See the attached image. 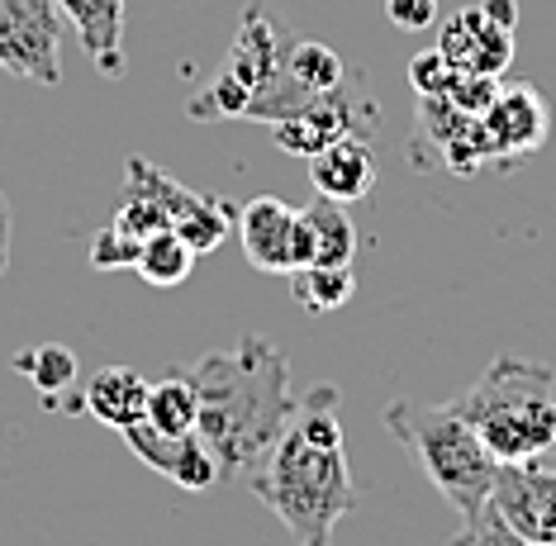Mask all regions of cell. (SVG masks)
<instances>
[{
    "label": "cell",
    "instance_id": "obj_1",
    "mask_svg": "<svg viewBox=\"0 0 556 546\" xmlns=\"http://www.w3.org/2000/svg\"><path fill=\"white\" fill-rule=\"evenodd\" d=\"M186 376L200 399L195 433L219 456L224 480H243L300 409L286 352L262 333H243L233 347L200 357Z\"/></svg>",
    "mask_w": 556,
    "mask_h": 546
},
{
    "label": "cell",
    "instance_id": "obj_2",
    "mask_svg": "<svg viewBox=\"0 0 556 546\" xmlns=\"http://www.w3.org/2000/svg\"><path fill=\"white\" fill-rule=\"evenodd\" d=\"M252 499L281 518L295 546H333V528L357 509L343 442H319L286 423L267 456L243 475Z\"/></svg>",
    "mask_w": 556,
    "mask_h": 546
},
{
    "label": "cell",
    "instance_id": "obj_3",
    "mask_svg": "<svg viewBox=\"0 0 556 546\" xmlns=\"http://www.w3.org/2000/svg\"><path fill=\"white\" fill-rule=\"evenodd\" d=\"M452 404L500 466L533 461L556 447V371L547 361L495 357Z\"/></svg>",
    "mask_w": 556,
    "mask_h": 546
},
{
    "label": "cell",
    "instance_id": "obj_4",
    "mask_svg": "<svg viewBox=\"0 0 556 546\" xmlns=\"http://www.w3.org/2000/svg\"><path fill=\"white\" fill-rule=\"evenodd\" d=\"M386 433L414 456V466L433 480V490L457 509V518H476L490 509L500 461L485 452L476 428L462 418L457 404H428V399H395L381 414Z\"/></svg>",
    "mask_w": 556,
    "mask_h": 546
},
{
    "label": "cell",
    "instance_id": "obj_5",
    "mask_svg": "<svg viewBox=\"0 0 556 546\" xmlns=\"http://www.w3.org/2000/svg\"><path fill=\"white\" fill-rule=\"evenodd\" d=\"M124 195H143L162 209L167 228L186 238L195 252H214L229 233V224H238V209L229 200H214V195H200V190L181 186L172 172L153 167L148 157H129L124 162Z\"/></svg>",
    "mask_w": 556,
    "mask_h": 546
},
{
    "label": "cell",
    "instance_id": "obj_6",
    "mask_svg": "<svg viewBox=\"0 0 556 546\" xmlns=\"http://www.w3.org/2000/svg\"><path fill=\"white\" fill-rule=\"evenodd\" d=\"M0 72L20 81H62V5L58 0H0Z\"/></svg>",
    "mask_w": 556,
    "mask_h": 546
},
{
    "label": "cell",
    "instance_id": "obj_7",
    "mask_svg": "<svg viewBox=\"0 0 556 546\" xmlns=\"http://www.w3.org/2000/svg\"><path fill=\"white\" fill-rule=\"evenodd\" d=\"M490 504L533 546H556V447L533 456V461L500 466Z\"/></svg>",
    "mask_w": 556,
    "mask_h": 546
},
{
    "label": "cell",
    "instance_id": "obj_8",
    "mask_svg": "<svg viewBox=\"0 0 556 546\" xmlns=\"http://www.w3.org/2000/svg\"><path fill=\"white\" fill-rule=\"evenodd\" d=\"M238 238L257 271H300L309 266V228L300 219V209H290L286 200L262 195L248 209H238Z\"/></svg>",
    "mask_w": 556,
    "mask_h": 546
},
{
    "label": "cell",
    "instance_id": "obj_9",
    "mask_svg": "<svg viewBox=\"0 0 556 546\" xmlns=\"http://www.w3.org/2000/svg\"><path fill=\"white\" fill-rule=\"evenodd\" d=\"M119 437L143 466H153L157 475H167L172 485H181L191 494H205V490H214L224 480L219 456L205 447V437L200 433H162V428H153L143 418V423L124 428Z\"/></svg>",
    "mask_w": 556,
    "mask_h": 546
},
{
    "label": "cell",
    "instance_id": "obj_10",
    "mask_svg": "<svg viewBox=\"0 0 556 546\" xmlns=\"http://www.w3.org/2000/svg\"><path fill=\"white\" fill-rule=\"evenodd\" d=\"M480 124H485L490 134V148H495V162L509 167L514 157H528V152H538L547 143V129H552V110L547 100H542L538 86L528 81H500L495 100H490V110L480 114Z\"/></svg>",
    "mask_w": 556,
    "mask_h": 546
},
{
    "label": "cell",
    "instance_id": "obj_11",
    "mask_svg": "<svg viewBox=\"0 0 556 546\" xmlns=\"http://www.w3.org/2000/svg\"><path fill=\"white\" fill-rule=\"evenodd\" d=\"M438 53L452 62L457 72H480V76H504V67L514 62V29L485 20V10H457L442 24Z\"/></svg>",
    "mask_w": 556,
    "mask_h": 546
},
{
    "label": "cell",
    "instance_id": "obj_12",
    "mask_svg": "<svg viewBox=\"0 0 556 546\" xmlns=\"http://www.w3.org/2000/svg\"><path fill=\"white\" fill-rule=\"evenodd\" d=\"M309 181L319 195L338 200V205L366 200L376 186V152L366 148L362 134H338L333 143L309 157Z\"/></svg>",
    "mask_w": 556,
    "mask_h": 546
},
{
    "label": "cell",
    "instance_id": "obj_13",
    "mask_svg": "<svg viewBox=\"0 0 556 546\" xmlns=\"http://www.w3.org/2000/svg\"><path fill=\"white\" fill-rule=\"evenodd\" d=\"M100 76H124V0H58Z\"/></svg>",
    "mask_w": 556,
    "mask_h": 546
},
{
    "label": "cell",
    "instance_id": "obj_14",
    "mask_svg": "<svg viewBox=\"0 0 556 546\" xmlns=\"http://www.w3.org/2000/svg\"><path fill=\"white\" fill-rule=\"evenodd\" d=\"M86 414L96 418V423L124 428L143 423L148 418V380L134 371V366H100V371L86 380Z\"/></svg>",
    "mask_w": 556,
    "mask_h": 546
},
{
    "label": "cell",
    "instance_id": "obj_15",
    "mask_svg": "<svg viewBox=\"0 0 556 546\" xmlns=\"http://www.w3.org/2000/svg\"><path fill=\"white\" fill-rule=\"evenodd\" d=\"M300 219L309 228V262L319 266H352L357 257V228L348 219V205L328 195H314V205L300 209Z\"/></svg>",
    "mask_w": 556,
    "mask_h": 546
},
{
    "label": "cell",
    "instance_id": "obj_16",
    "mask_svg": "<svg viewBox=\"0 0 556 546\" xmlns=\"http://www.w3.org/2000/svg\"><path fill=\"white\" fill-rule=\"evenodd\" d=\"M195 257L200 252L186 243L176 228H157L153 238H143V247H138V262H134V271L143 276L148 285H157V290H172V285H181L186 276L195 271Z\"/></svg>",
    "mask_w": 556,
    "mask_h": 546
},
{
    "label": "cell",
    "instance_id": "obj_17",
    "mask_svg": "<svg viewBox=\"0 0 556 546\" xmlns=\"http://www.w3.org/2000/svg\"><path fill=\"white\" fill-rule=\"evenodd\" d=\"M195 385L186 371H167L148 385V423L162 428V433H195Z\"/></svg>",
    "mask_w": 556,
    "mask_h": 546
},
{
    "label": "cell",
    "instance_id": "obj_18",
    "mask_svg": "<svg viewBox=\"0 0 556 546\" xmlns=\"http://www.w3.org/2000/svg\"><path fill=\"white\" fill-rule=\"evenodd\" d=\"M286 72H290V81L309 96H328V91H338V86H348L343 58L328 43H314V38H295V43L286 48Z\"/></svg>",
    "mask_w": 556,
    "mask_h": 546
},
{
    "label": "cell",
    "instance_id": "obj_19",
    "mask_svg": "<svg viewBox=\"0 0 556 546\" xmlns=\"http://www.w3.org/2000/svg\"><path fill=\"white\" fill-rule=\"evenodd\" d=\"M352 290H357V276H352V266H300V271H290V295L305 304L309 314H333L343 309L352 300Z\"/></svg>",
    "mask_w": 556,
    "mask_h": 546
},
{
    "label": "cell",
    "instance_id": "obj_20",
    "mask_svg": "<svg viewBox=\"0 0 556 546\" xmlns=\"http://www.w3.org/2000/svg\"><path fill=\"white\" fill-rule=\"evenodd\" d=\"M15 371L29 376V385L53 404L58 390L77 385V352L62 347V342H39V347H29V352H15Z\"/></svg>",
    "mask_w": 556,
    "mask_h": 546
},
{
    "label": "cell",
    "instance_id": "obj_21",
    "mask_svg": "<svg viewBox=\"0 0 556 546\" xmlns=\"http://www.w3.org/2000/svg\"><path fill=\"white\" fill-rule=\"evenodd\" d=\"M447 546H533V542H528L523 532H514L500 518L495 504H490V509H480L476 518H462V528L452 532Z\"/></svg>",
    "mask_w": 556,
    "mask_h": 546
},
{
    "label": "cell",
    "instance_id": "obj_22",
    "mask_svg": "<svg viewBox=\"0 0 556 546\" xmlns=\"http://www.w3.org/2000/svg\"><path fill=\"white\" fill-rule=\"evenodd\" d=\"M138 238H129L124 228H115V224H105L100 233L91 238V266L96 271H124V266H134L138 262Z\"/></svg>",
    "mask_w": 556,
    "mask_h": 546
},
{
    "label": "cell",
    "instance_id": "obj_23",
    "mask_svg": "<svg viewBox=\"0 0 556 546\" xmlns=\"http://www.w3.org/2000/svg\"><path fill=\"white\" fill-rule=\"evenodd\" d=\"M452 81H457V67H452L447 58L438 53V48H428V53H419L409 62V86L419 96H447Z\"/></svg>",
    "mask_w": 556,
    "mask_h": 546
},
{
    "label": "cell",
    "instance_id": "obj_24",
    "mask_svg": "<svg viewBox=\"0 0 556 546\" xmlns=\"http://www.w3.org/2000/svg\"><path fill=\"white\" fill-rule=\"evenodd\" d=\"M386 15H390V24H400V29L419 34L438 20V0H386Z\"/></svg>",
    "mask_w": 556,
    "mask_h": 546
},
{
    "label": "cell",
    "instance_id": "obj_25",
    "mask_svg": "<svg viewBox=\"0 0 556 546\" xmlns=\"http://www.w3.org/2000/svg\"><path fill=\"white\" fill-rule=\"evenodd\" d=\"M480 10H485V20L504 24V29H514L518 24V0H480Z\"/></svg>",
    "mask_w": 556,
    "mask_h": 546
},
{
    "label": "cell",
    "instance_id": "obj_26",
    "mask_svg": "<svg viewBox=\"0 0 556 546\" xmlns=\"http://www.w3.org/2000/svg\"><path fill=\"white\" fill-rule=\"evenodd\" d=\"M5 266H10V200L0 190V276H5Z\"/></svg>",
    "mask_w": 556,
    "mask_h": 546
}]
</instances>
